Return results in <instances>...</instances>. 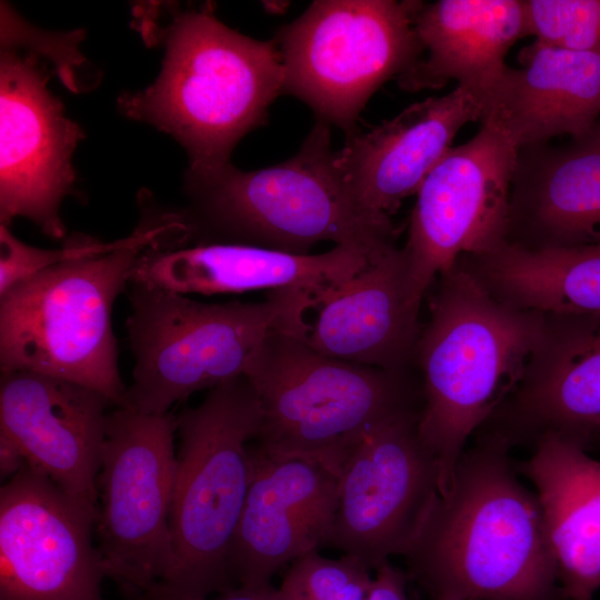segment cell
Here are the masks:
<instances>
[{"label": "cell", "instance_id": "cell-1", "mask_svg": "<svg viewBox=\"0 0 600 600\" xmlns=\"http://www.w3.org/2000/svg\"><path fill=\"white\" fill-rule=\"evenodd\" d=\"M509 451L474 442L403 554L434 600H560L540 502Z\"/></svg>", "mask_w": 600, "mask_h": 600}, {"label": "cell", "instance_id": "cell-2", "mask_svg": "<svg viewBox=\"0 0 600 600\" xmlns=\"http://www.w3.org/2000/svg\"><path fill=\"white\" fill-rule=\"evenodd\" d=\"M426 296L429 319L414 359L422 390L418 429L443 493L469 438L520 380L546 316L499 300L459 260Z\"/></svg>", "mask_w": 600, "mask_h": 600}, {"label": "cell", "instance_id": "cell-3", "mask_svg": "<svg viewBox=\"0 0 600 600\" xmlns=\"http://www.w3.org/2000/svg\"><path fill=\"white\" fill-rule=\"evenodd\" d=\"M194 243H236L310 254L319 242L360 252L369 263L396 246L390 217L362 208L336 162L330 124L318 120L299 151L269 168L242 171L228 163L187 174Z\"/></svg>", "mask_w": 600, "mask_h": 600}, {"label": "cell", "instance_id": "cell-4", "mask_svg": "<svg viewBox=\"0 0 600 600\" xmlns=\"http://www.w3.org/2000/svg\"><path fill=\"white\" fill-rule=\"evenodd\" d=\"M182 231L166 213L141 221L106 253L52 266L0 296V370L37 372L91 388L123 408L112 309L149 248H171Z\"/></svg>", "mask_w": 600, "mask_h": 600}, {"label": "cell", "instance_id": "cell-5", "mask_svg": "<svg viewBox=\"0 0 600 600\" xmlns=\"http://www.w3.org/2000/svg\"><path fill=\"white\" fill-rule=\"evenodd\" d=\"M162 69L121 110L171 134L190 158L188 173L230 163L236 144L266 119L283 92L276 41L227 27L209 9L177 13L164 32Z\"/></svg>", "mask_w": 600, "mask_h": 600}, {"label": "cell", "instance_id": "cell-6", "mask_svg": "<svg viewBox=\"0 0 600 600\" xmlns=\"http://www.w3.org/2000/svg\"><path fill=\"white\" fill-rule=\"evenodd\" d=\"M244 376L262 409L254 446L271 458L319 463L337 478L368 430L422 408L416 369L390 371L331 358L284 328L267 334Z\"/></svg>", "mask_w": 600, "mask_h": 600}, {"label": "cell", "instance_id": "cell-7", "mask_svg": "<svg viewBox=\"0 0 600 600\" xmlns=\"http://www.w3.org/2000/svg\"><path fill=\"white\" fill-rule=\"evenodd\" d=\"M177 418V464L169 517L171 566L163 583L194 597L234 587L229 557L246 501L250 443L262 423L246 376L210 389Z\"/></svg>", "mask_w": 600, "mask_h": 600}, {"label": "cell", "instance_id": "cell-8", "mask_svg": "<svg viewBox=\"0 0 600 600\" xmlns=\"http://www.w3.org/2000/svg\"><path fill=\"white\" fill-rule=\"evenodd\" d=\"M127 332L134 358L123 408L163 414L204 389L244 376L274 328L303 326L311 294L267 292L264 301L207 303L186 294L130 282Z\"/></svg>", "mask_w": 600, "mask_h": 600}, {"label": "cell", "instance_id": "cell-9", "mask_svg": "<svg viewBox=\"0 0 600 600\" xmlns=\"http://www.w3.org/2000/svg\"><path fill=\"white\" fill-rule=\"evenodd\" d=\"M421 1L318 0L273 39L284 70L283 92L319 120L348 133L370 97L419 60L414 29Z\"/></svg>", "mask_w": 600, "mask_h": 600}, {"label": "cell", "instance_id": "cell-10", "mask_svg": "<svg viewBox=\"0 0 600 600\" xmlns=\"http://www.w3.org/2000/svg\"><path fill=\"white\" fill-rule=\"evenodd\" d=\"M176 434L171 412L117 408L107 417L97 477L96 547L106 578L132 599L143 600L170 570Z\"/></svg>", "mask_w": 600, "mask_h": 600}, {"label": "cell", "instance_id": "cell-11", "mask_svg": "<svg viewBox=\"0 0 600 600\" xmlns=\"http://www.w3.org/2000/svg\"><path fill=\"white\" fill-rule=\"evenodd\" d=\"M518 152L506 133L481 122L472 139L451 148L422 182L401 247L420 303L462 256L490 253L506 243Z\"/></svg>", "mask_w": 600, "mask_h": 600}, {"label": "cell", "instance_id": "cell-12", "mask_svg": "<svg viewBox=\"0 0 600 600\" xmlns=\"http://www.w3.org/2000/svg\"><path fill=\"white\" fill-rule=\"evenodd\" d=\"M420 414L368 430L338 476L337 509L324 544L377 570L403 556L440 493L439 469L419 434Z\"/></svg>", "mask_w": 600, "mask_h": 600}, {"label": "cell", "instance_id": "cell-13", "mask_svg": "<svg viewBox=\"0 0 600 600\" xmlns=\"http://www.w3.org/2000/svg\"><path fill=\"white\" fill-rule=\"evenodd\" d=\"M50 73L32 52L2 44L0 59V222L31 220L67 239L60 206L71 190L72 153L83 137L48 89Z\"/></svg>", "mask_w": 600, "mask_h": 600}, {"label": "cell", "instance_id": "cell-14", "mask_svg": "<svg viewBox=\"0 0 600 600\" xmlns=\"http://www.w3.org/2000/svg\"><path fill=\"white\" fill-rule=\"evenodd\" d=\"M544 316L520 380L474 441L509 452L547 437L600 448V314Z\"/></svg>", "mask_w": 600, "mask_h": 600}, {"label": "cell", "instance_id": "cell-15", "mask_svg": "<svg viewBox=\"0 0 600 600\" xmlns=\"http://www.w3.org/2000/svg\"><path fill=\"white\" fill-rule=\"evenodd\" d=\"M94 522L26 463L0 489V600H104Z\"/></svg>", "mask_w": 600, "mask_h": 600}, {"label": "cell", "instance_id": "cell-16", "mask_svg": "<svg viewBox=\"0 0 600 600\" xmlns=\"http://www.w3.org/2000/svg\"><path fill=\"white\" fill-rule=\"evenodd\" d=\"M102 393L30 371L1 373L0 433L27 463L97 517V477L108 406Z\"/></svg>", "mask_w": 600, "mask_h": 600}, {"label": "cell", "instance_id": "cell-17", "mask_svg": "<svg viewBox=\"0 0 600 600\" xmlns=\"http://www.w3.org/2000/svg\"><path fill=\"white\" fill-rule=\"evenodd\" d=\"M250 458V483L229 557L237 587L271 584L282 567L324 547L337 509L338 478L321 464L271 458L254 444Z\"/></svg>", "mask_w": 600, "mask_h": 600}, {"label": "cell", "instance_id": "cell-18", "mask_svg": "<svg viewBox=\"0 0 600 600\" xmlns=\"http://www.w3.org/2000/svg\"><path fill=\"white\" fill-rule=\"evenodd\" d=\"M484 99L457 84L447 94L429 97L366 132L348 133L336 162L356 201L390 217L402 200L417 194L430 171L452 148L458 131L481 120Z\"/></svg>", "mask_w": 600, "mask_h": 600}, {"label": "cell", "instance_id": "cell-19", "mask_svg": "<svg viewBox=\"0 0 600 600\" xmlns=\"http://www.w3.org/2000/svg\"><path fill=\"white\" fill-rule=\"evenodd\" d=\"M402 248L312 298L303 339L318 352L390 371L414 370L422 324Z\"/></svg>", "mask_w": 600, "mask_h": 600}, {"label": "cell", "instance_id": "cell-20", "mask_svg": "<svg viewBox=\"0 0 600 600\" xmlns=\"http://www.w3.org/2000/svg\"><path fill=\"white\" fill-rule=\"evenodd\" d=\"M368 264L360 252L339 246L318 254H292L247 244L193 243L147 249L130 282L181 294L293 289L316 297Z\"/></svg>", "mask_w": 600, "mask_h": 600}, {"label": "cell", "instance_id": "cell-21", "mask_svg": "<svg viewBox=\"0 0 600 600\" xmlns=\"http://www.w3.org/2000/svg\"><path fill=\"white\" fill-rule=\"evenodd\" d=\"M600 240V123L566 144L521 148L512 176L506 243L527 250Z\"/></svg>", "mask_w": 600, "mask_h": 600}, {"label": "cell", "instance_id": "cell-22", "mask_svg": "<svg viewBox=\"0 0 600 600\" xmlns=\"http://www.w3.org/2000/svg\"><path fill=\"white\" fill-rule=\"evenodd\" d=\"M484 96L480 122L519 148L557 136L582 137L600 114V52H577L534 41Z\"/></svg>", "mask_w": 600, "mask_h": 600}, {"label": "cell", "instance_id": "cell-23", "mask_svg": "<svg viewBox=\"0 0 600 600\" xmlns=\"http://www.w3.org/2000/svg\"><path fill=\"white\" fill-rule=\"evenodd\" d=\"M514 464L534 487L562 598L593 600L600 590V460L547 437Z\"/></svg>", "mask_w": 600, "mask_h": 600}, {"label": "cell", "instance_id": "cell-24", "mask_svg": "<svg viewBox=\"0 0 600 600\" xmlns=\"http://www.w3.org/2000/svg\"><path fill=\"white\" fill-rule=\"evenodd\" d=\"M414 29L427 51L399 77L408 91L454 80L483 99L507 68L510 48L527 36L523 0H438L421 3Z\"/></svg>", "mask_w": 600, "mask_h": 600}, {"label": "cell", "instance_id": "cell-25", "mask_svg": "<svg viewBox=\"0 0 600 600\" xmlns=\"http://www.w3.org/2000/svg\"><path fill=\"white\" fill-rule=\"evenodd\" d=\"M463 266L499 300L544 314H600V240L527 250L503 243Z\"/></svg>", "mask_w": 600, "mask_h": 600}, {"label": "cell", "instance_id": "cell-26", "mask_svg": "<svg viewBox=\"0 0 600 600\" xmlns=\"http://www.w3.org/2000/svg\"><path fill=\"white\" fill-rule=\"evenodd\" d=\"M370 569L359 559H339L310 552L293 561L280 587L281 600H364L371 582Z\"/></svg>", "mask_w": 600, "mask_h": 600}, {"label": "cell", "instance_id": "cell-27", "mask_svg": "<svg viewBox=\"0 0 600 600\" xmlns=\"http://www.w3.org/2000/svg\"><path fill=\"white\" fill-rule=\"evenodd\" d=\"M527 36L570 51L600 52V0H523Z\"/></svg>", "mask_w": 600, "mask_h": 600}, {"label": "cell", "instance_id": "cell-28", "mask_svg": "<svg viewBox=\"0 0 600 600\" xmlns=\"http://www.w3.org/2000/svg\"><path fill=\"white\" fill-rule=\"evenodd\" d=\"M121 240L103 243L88 236L66 239L59 249H41L16 238L0 224V296L21 281L67 260L97 256L118 248Z\"/></svg>", "mask_w": 600, "mask_h": 600}, {"label": "cell", "instance_id": "cell-29", "mask_svg": "<svg viewBox=\"0 0 600 600\" xmlns=\"http://www.w3.org/2000/svg\"><path fill=\"white\" fill-rule=\"evenodd\" d=\"M143 600H281L278 588L272 584L263 587H234L214 598L194 597L179 592L164 584L153 586Z\"/></svg>", "mask_w": 600, "mask_h": 600}, {"label": "cell", "instance_id": "cell-30", "mask_svg": "<svg viewBox=\"0 0 600 600\" xmlns=\"http://www.w3.org/2000/svg\"><path fill=\"white\" fill-rule=\"evenodd\" d=\"M372 577L364 600H409L407 583L409 576L390 561L382 563Z\"/></svg>", "mask_w": 600, "mask_h": 600}, {"label": "cell", "instance_id": "cell-31", "mask_svg": "<svg viewBox=\"0 0 600 600\" xmlns=\"http://www.w3.org/2000/svg\"><path fill=\"white\" fill-rule=\"evenodd\" d=\"M27 461L20 449L4 434L0 433V473L2 479L18 473Z\"/></svg>", "mask_w": 600, "mask_h": 600}, {"label": "cell", "instance_id": "cell-32", "mask_svg": "<svg viewBox=\"0 0 600 600\" xmlns=\"http://www.w3.org/2000/svg\"><path fill=\"white\" fill-rule=\"evenodd\" d=\"M438 600H457V599L443 598V599H438Z\"/></svg>", "mask_w": 600, "mask_h": 600}, {"label": "cell", "instance_id": "cell-33", "mask_svg": "<svg viewBox=\"0 0 600 600\" xmlns=\"http://www.w3.org/2000/svg\"><path fill=\"white\" fill-rule=\"evenodd\" d=\"M560 600H564V599L562 598V599H560Z\"/></svg>", "mask_w": 600, "mask_h": 600}]
</instances>
